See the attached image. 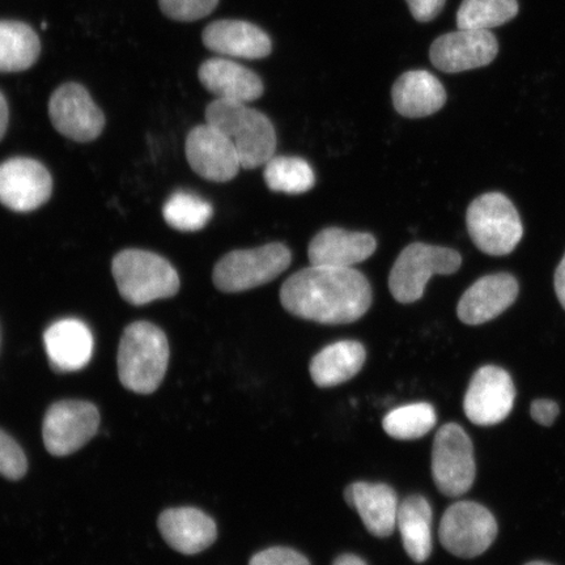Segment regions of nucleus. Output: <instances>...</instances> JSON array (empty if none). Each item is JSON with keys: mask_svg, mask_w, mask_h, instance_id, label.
<instances>
[{"mask_svg": "<svg viewBox=\"0 0 565 565\" xmlns=\"http://www.w3.org/2000/svg\"><path fill=\"white\" fill-rule=\"evenodd\" d=\"M373 295L369 279L353 268L310 266L289 277L280 289L287 312L327 324L352 323L369 312Z\"/></svg>", "mask_w": 565, "mask_h": 565, "instance_id": "f257e3e1", "label": "nucleus"}, {"mask_svg": "<svg viewBox=\"0 0 565 565\" xmlns=\"http://www.w3.org/2000/svg\"><path fill=\"white\" fill-rule=\"evenodd\" d=\"M206 121L236 147L242 168L256 169L274 158L277 132L264 113L245 103L216 98L207 106Z\"/></svg>", "mask_w": 565, "mask_h": 565, "instance_id": "f03ea898", "label": "nucleus"}, {"mask_svg": "<svg viewBox=\"0 0 565 565\" xmlns=\"http://www.w3.org/2000/svg\"><path fill=\"white\" fill-rule=\"evenodd\" d=\"M118 374L122 385L138 394H151L166 377L169 343L151 322H134L124 331L118 348Z\"/></svg>", "mask_w": 565, "mask_h": 565, "instance_id": "7ed1b4c3", "label": "nucleus"}, {"mask_svg": "<svg viewBox=\"0 0 565 565\" xmlns=\"http://www.w3.org/2000/svg\"><path fill=\"white\" fill-rule=\"evenodd\" d=\"M111 273L119 294L131 306L172 298L180 289L175 268L151 252L127 249L118 253L113 259Z\"/></svg>", "mask_w": 565, "mask_h": 565, "instance_id": "20e7f679", "label": "nucleus"}, {"mask_svg": "<svg viewBox=\"0 0 565 565\" xmlns=\"http://www.w3.org/2000/svg\"><path fill=\"white\" fill-rule=\"evenodd\" d=\"M466 224L472 243L489 256L511 254L524 236L519 211L501 193L478 196L469 206Z\"/></svg>", "mask_w": 565, "mask_h": 565, "instance_id": "39448f33", "label": "nucleus"}, {"mask_svg": "<svg viewBox=\"0 0 565 565\" xmlns=\"http://www.w3.org/2000/svg\"><path fill=\"white\" fill-rule=\"evenodd\" d=\"M291 263V250L280 243L267 244L256 249L233 250L218 260L212 280L218 291L244 292L277 279Z\"/></svg>", "mask_w": 565, "mask_h": 565, "instance_id": "423d86ee", "label": "nucleus"}, {"mask_svg": "<svg viewBox=\"0 0 565 565\" xmlns=\"http://www.w3.org/2000/svg\"><path fill=\"white\" fill-rule=\"evenodd\" d=\"M462 257L449 247L422 243L409 244L401 252L388 277L393 298L413 303L423 298L424 289L434 275H451L459 270Z\"/></svg>", "mask_w": 565, "mask_h": 565, "instance_id": "0eeeda50", "label": "nucleus"}, {"mask_svg": "<svg viewBox=\"0 0 565 565\" xmlns=\"http://www.w3.org/2000/svg\"><path fill=\"white\" fill-rule=\"evenodd\" d=\"M475 448L468 434L456 423L445 424L435 436L433 477L445 497L458 498L475 484Z\"/></svg>", "mask_w": 565, "mask_h": 565, "instance_id": "6e6552de", "label": "nucleus"}, {"mask_svg": "<svg viewBox=\"0 0 565 565\" xmlns=\"http://www.w3.org/2000/svg\"><path fill=\"white\" fill-rule=\"evenodd\" d=\"M498 532V521L486 507L476 501H459L445 511L439 536L450 554L472 559L492 546Z\"/></svg>", "mask_w": 565, "mask_h": 565, "instance_id": "1a4fd4ad", "label": "nucleus"}, {"mask_svg": "<svg viewBox=\"0 0 565 565\" xmlns=\"http://www.w3.org/2000/svg\"><path fill=\"white\" fill-rule=\"evenodd\" d=\"M100 426V413L90 402L61 401L47 409L42 436L49 454L65 457L89 443Z\"/></svg>", "mask_w": 565, "mask_h": 565, "instance_id": "9d476101", "label": "nucleus"}, {"mask_svg": "<svg viewBox=\"0 0 565 565\" xmlns=\"http://www.w3.org/2000/svg\"><path fill=\"white\" fill-rule=\"evenodd\" d=\"M515 387L511 374L497 365H484L470 381L463 412L476 426L490 427L512 413Z\"/></svg>", "mask_w": 565, "mask_h": 565, "instance_id": "9b49d317", "label": "nucleus"}, {"mask_svg": "<svg viewBox=\"0 0 565 565\" xmlns=\"http://www.w3.org/2000/svg\"><path fill=\"white\" fill-rule=\"evenodd\" d=\"M49 116L56 131L77 143L97 139L105 126L104 113L77 83L55 89L49 102Z\"/></svg>", "mask_w": 565, "mask_h": 565, "instance_id": "f8f14e48", "label": "nucleus"}, {"mask_svg": "<svg viewBox=\"0 0 565 565\" xmlns=\"http://www.w3.org/2000/svg\"><path fill=\"white\" fill-rule=\"evenodd\" d=\"M53 180L40 161L10 159L0 164V203L17 212L38 210L49 201Z\"/></svg>", "mask_w": 565, "mask_h": 565, "instance_id": "ddd939ff", "label": "nucleus"}, {"mask_svg": "<svg viewBox=\"0 0 565 565\" xmlns=\"http://www.w3.org/2000/svg\"><path fill=\"white\" fill-rule=\"evenodd\" d=\"M498 53V40L490 31L458 30L436 39L429 58L443 73L458 74L489 66Z\"/></svg>", "mask_w": 565, "mask_h": 565, "instance_id": "4468645a", "label": "nucleus"}, {"mask_svg": "<svg viewBox=\"0 0 565 565\" xmlns=\"http://www.w3.org/2000/svg\"><path fill=\"white\" fill-rule=\"evenodd\" d=\"M185 151L190 167L204 180L228 182L242 168L236 147L209 124L196 126L189 132Z\"/></svg>", "mask_w": 565, "mask_h": 565, "instance_id": "2eb2a0df", "label": "nucleus"}, {"mask_svg": "<svg viewBox=\"0 0 565 565\" xmlns=\"http://www.w3.org/2000/svg\"><path fill=\"white\" fill-rule=\"evenodd\" d=\"M519 291L518 279L511 274L486 275L477 280L459 300L458 318L471 327L492 321L513 306Z\"/></svg>", "mask_w": 565, "mask_h": 565, "instance_id": "dca6fc26", "label": "nucleus"}, {"mask_svg": "<svg viewBox=\"0 0 565 565\" xmlns=\"http://www.w3.org/2000/svg\"><path fill=\"white\" fill-rule=\"evenodd\" d=\"M158 526L162 539L183 555L207 550L217 539L215 521L196 508H172L160 514Z\"/></svg>", "mask_w": 565, "mask_h": 565, "instance_id": "f3484780", "label": "nucleus"}, {"mask_svg": "<svg viewBox=\"0 0 565 565\" xmlns=\"http://www.w3.org/2000/svg\"><path fill=\"white\" fill-rule=\"evenodd\" d=\"M344 499L355 510L369 532L386 539L397 526L398 498L391 486L383 483H352L344 491Z\"/></svg>", "mask_w": 565, "mask_h": 565, "instance_id": "a211bd4d", "label": "nucleus"}, {"mask_svg": "<svg viewBox=\"0 0 565 565\" xmlns=\"http://www.w3.org/2000/svg\"><path fill=\"white\" fill-rule=\"evenodd\" d=\"M377 242L371 233L327 228L309 244L308 257L313 266L352 268L364 263L374 252Z\"/></svg>", "mask_w": 565, "mask_h": 565, "instance_id": "6ab92c4d", "label": "nucleus"}, {"mask_svg": "<svg viewBox=\"0 0 565 565\" xmlns=\"http://www.w3.org/2000/svg\"><path fill=\"white\" fill-rule=\"evenodd\" d=\"M202 40L211 52L245 60H263L271 53V40L257 25L242 20H218L206 26Z\"/></svg>", "mask_w": 565, "mask_h": 565, "instance_id": "aec40b11", "label": "nucleus"}, {"mask_svg": "<svg viewBox=\"0 0 565 565\" xmlns=\"http://www.w3.org/2000/svg\"><path fill=\"white\" fill-rule=\"evenodd\" d=\"M203 87L221 100L252 103L264 95L260 77L238 63L225 58H211L200 68Z\"/></svg>", "mask_w": 565, "mask_h": 565, "instance_id": "412c9836", "label": "nucleus"}, {"mask_svg": "<svg viewBox=\"0 0 565 565\" xmlns=\"http://www.w3.org/2000/svg\"><path fill=\"white\" fill-rule=\"evenodd\" d=\"M45 349L55 370L84 369L94 353V337L86 323L67 318L52 324L44 334Z\"/></svg>", "mask_w": 565, "mask_h": 565, "instance_id": "4be33fe9", "label": "nucleus"}, {"mask_svg": "<svg viewBox=\"0 0 565 565\" xmlns=\"http://www.w3.org/2000/svg\"><path fill=\"white\" fill-rule=\"evenodd\" d=\"M395 110L407 118L435 115L447 103V90L428 71H408L398 77L392 89Z\"/></svg>", "mask_w": 565, "mask_h": 565, "instance_id": "5701e85b", "label": "nucleus"}, {"mask_svg": "<svg viewBox=\"0 0 565 565\" xmlns=\"http://www.w3.org/2000/svg\"><path fill=\"white\" fill-rule=\"evenodd\" d=\"M365 359V349L356 341L329 344L310 362V376L318 387L338 386L355 377L362 371Z\"/></svg>", "mask_w": 565, "mask_h": 565, "instance_id": "b1692460", "label": "nucleus"}, {"mask_svg": "<svg viewBox=\"0 0 565 565\" xmlns=\"http://www.w3.org/2000/svg\"><path fill=\"white\" fill-rule=\"evenodd\" d=\"M397 525L406 553L415 563L433 554V508L420 494H412L398 507Z\"/></svg>", "mask_w": 565, "mask_h": 565, "instance_id": "393cba45", "label": "nucleus"}, {"mask_svg": "<svg viewBox=\"0 0 565 565\" xmlns=\"http://www.w3.org/2000/svg\"><path fill=\"white\" fill-rule=\"evenodd\" d=\"M39 35L20 21H0V73H21L38 62Z\"/></svg>", "mask_w": 565, "mask_h": 565, "instance_id": "a878e982", "label": "nucleus"}, {"mask_svg": "<svg viewBox=\"0 0 565 565\" xmlns=\"http://www.w3.org/2000/svg\"><path fill=\"white\" fill-rule=\"evenodd\" d=\"M264 177L266 185L275 193L303 194L316 183L308 161L294 157L271 158L266 162Z\"/></svg>", "mask_w": 565, "mask_h": 565, "instance_id": "bb28decb", "label": "nucleus"}, {"mask_svg": "<svg viewBox=\"0 0 565 565\" xmlns=\"http://www.w3.org/2000/svg\"><path fill=\"white\" fill-rule=\"evenodd\" d=\"M518 0H463L457 12L458 30L490 31L518 17Z\"/></svg>", "mask_w": 565, "mask_h": 565, "instance_id": "cd10ccee", "label": "nucleus"}, {"mask_svg": "<svg viewBox=\"0 0 565 565\" xmlns=\"http://www.w3.org/2000/svg\"><path fill=\"white\" fill-rule=\"evenodd\" d=\"M437 415L433 405L420 402L394 408L385 416V433L397 440H416L436 426Z\"/></svg>", "mask_w": 565, "mask_h": 565, "instance_id": "c85d7f7f", "label": "nucleus"}, {"mask_svg": "<svg viewBox=\"0 0 565 565\" xmlns=\"http://www.w3.org/2000/svg\"><path fill=\"white\" fill-rule=\"evenodd\" d=\"M214 210L209 202L192 193H174L162 209L168 225L181 232H196L206 227Z\"/></svg>", "mask_w": 565, "mask_h": 565, "instance_id": "c756f323", "label": "nucleus"}, {"mask_svg": "<svg viewBox=\"0 0 565 565\" xmlns=\"http://www.w3.org/2000/svg\"><path fill=\"white\" fill-rule=\"evenodd\" d=\"M28 470L26 457L20 445L0 429V476L19 480Z\"/></svg>", "mask_w": 565, "mask_h": 565, "instance_id": "7c9ffc66", "label": "nucleus"}, {"mask_svg": "<svg viewBox=\"0 0 565 565\" xmlns=\"http://www.w3.org/2000/svg\"><path fill=\"white\" fill-rule=\"evenodd\" d=\"M218 0H159L166 17L177 21H195L210 15Z\"/></svg>", "mask_w": 565, "mask_h": 565, "instance_id": "2f4dec72", "label": "nucleus"}, {"mask_svg": "<svg viewBox=\"0 0 565 565\" xmlns=\"http://www.w3.org/2000/svg\"><path fill=\"white\" fill-rule=\"evenodd\" d=\"M249 565H312L306 556L288 547H271L254 555Z\"/></svg>", "mask_w": 565, "mask_h": 565, "instance_id": "473e14b6", "label": "nucleus"}, {"mask_svg": "<svg viewBox=\"0 0 565 565\" xmlns=\"http://www.w3.org/2000/svg\"><path fill=\"white\" fill-rule=\"evenodd\" d=\"M406 2L415 20L428 23L440 15L447 0H406Z\"/></svg>", "mask_w": 565, "mask_h": 565, "instance_id": "72a5a7b5", "label": "nucleus"}, {"mask_svg": "<svg viewBox=\"0 0 565 565\" xmlns=\"http://www.w3.org/2000/svg\"><path fill=\"white\" fill-rule=\"evenodd\" d=\"M559 414V405L551 399H535L530 406V415H532L533 420L543 427L553 426Z\"/></svg>", "mask_w": 565, "mask_h": 565, "instance_id": "f704fd0d", "label": "nucleus"}, {"mask_svg": "<svg viewBox=\"0 0 565 565\" xmlns=\"http://www.w3.org/2000/svg\"><path fill=\"white\" fill-rule=\"evenodd\" d=\"M554 287L557 300L565 310V254L559 266H557L554 278Z\"/></svg>", "mask_w": 565, "mask_h": 565, "instance_id": "c9c22d12", "label": "nucleus"}, {"mask_svg": "<svg viewBox=\"0 0 565 565\" xmlns=\"http://www.w3.org/2000/svg\"><path fill=\"white\" fill-rule=\"evenodd\" d=\"M9 105H7L6 97L0 92V140L3 139L7 126H9Z\"/></svg>", "mask_w": 565, "mask_h": 565, "instance_id": "e433bc0d", "label": "nucleus"}, {"mask_svg": "<svg viewBox=\"0 0 565 565\" xmlns=\"http://www.w3.org/2000/svg\"><path fill=\"white\" fill-rule=\"evenodd\" d=\"M333 565H369L366 564L362 557L352 554H344L337 557Z\"/></svg>", "mask_w": 565, "mask_h": 565, "instance_id": "4c0bfd02", "label": "nucleus"}, {"mask_svg": "<svg viewBox=\"0 0 565 565\" xmlns=\"http://www.w3.org/2000/svg\"><path fill=\"white\" fill-rule=\"evenodd\" d=\"M525 565H553V564H550V563H546V562H530Z\"/></svg>", "mask_w": 565, "mask_h": 565, "instance_id": "58836bf2", "label": "nucleus"}]
</instances>
